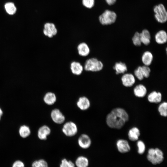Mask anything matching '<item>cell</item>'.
Returning <instances> with one entry per match:
<instances>
[{
	"label": "cell",
	"mask_w": 167,
	"mask_h": 167,
	"mask_svg": "<svg viewBox=\"0 0 167 167\" xmlns=\"http://www.w3.org/2000/svg\"><path fill=\"white\" fill-rule=\"evenodd\" d=\"M153 11L155 13V17L156 20L160 23L165 22L167 20V12L163 4H160L156 6Z\"/></svg>",
	"instance_id": "5"
},
{
	"label": "cell",
	"mask_w": 167,
	"mask_h": 167,
	"mask_svg": "<svg viewBox=\"0 0 167 167\" xmlns=\"http://www.w3.org/2000/svg\"><path fill=\"white\" fill-rule=\"evenodd\" d=\"M162 98L161 93L154 91L150 93L148 97V100L151 103H158L161 102Z\"/></svg>",
	"instance_id": "21"
},
{
	"label": "cell",
	"mask_w": 167,
	"mask_h": 167,
	"mask_svg": "<svg viewBox=\"0 0 167 167\" xmlns=\"http://www.w3.org/2000/svg\"><path fill=\"white\" fill-rule=\"evenodd\" d=\"M75 164L71 161H68L66 159H63L61 161L60 167H75Z\"/></svg>",
	"instance_id": "32"
},
{
	"label": "cell",
	"mask_w": 167,
	"mask_h": 167,
	"mask_svg": "<svg viewBox=\"0 0 167 167\" xmlns=\"http://www.w3.org/2000/svg\"><path fill=\"white\" fill-rule=\"evenodd\" d=\"M51 117L53 121L55 123L61 124L65 120V118L60 111L58 109H53L51 113Z\"/></svg>",
	"instance_id": "9"
},
{
	"label": "cell",
	"mask_w": 167,
	"mask_h": 167,
	"mask_svg": "<svg viewBox=\"0 0 167 167\" xmlns=\"http://www.w3.org/2000/svg\"><path fill=\"white\" fill-rule=\"evenodd\" d=\"M134 76L139 80H142L144 79L141 66H138L134 71Z\"/></svg>",
	"instance_id": "30"
},
{
	"label": "cell",
	"mask_w": 167,
	"mask_h": 167,
	"mask_svg": "<svg viewBox=\"0 0 167 167\" xmlns=\"http://www.w3.org/2000/svg\"><path fill=\"white\" fill-rule=\"evenodd\" d=\"M77 50L78 54L82 57L88 56L90 53V49L88 45L85 42L80 43L77 45Z\"/></svg>",
	"instance_id": "11"
},
{
	"label": "cell",
	"mask_w": 167,
	"mask_h": 167,
	"mask_svg": "<svg viewBox=\"0 0 167 167\" xmlns=\"http://www.w3.org/2000/svg\"><path fill=\"white\" fill-rule=\"evenodd\" d=\"M147 92V90L146 87L142 84L137 85L134 89L135 95L139 97L144 96L146 94Z\"/></svg>",
	"instance_id": "20"
},
{
	"label": "cell",
	"mask_w": 167,
	"mask_h": 167,
	"mask_svg": "<svg viewBox=\"0 0 167 167\" xmlns=\"http://www.w3.org/2000/svg\"><path fill=\"white\" fill-rule=\"evenodd\" d=\"M140 40L142 43L145 45H149L151 40V36L149 32L146 29L143 30L140 33Z\"/></svg>",
	"instance_id": "18"
},
{
	"label": "cell",
	"mask_w": 167,
	"mask_h": 167,
	"mask_svg": "<svg viewBox=\"0 0 167 167\" xmlns=\"http://www.w3.org/2000/svg\"><path fill=\"white\" fill-rule=\"evenodd\" d=\"M140 133L139 129L134 127L130 130L128 133L129 138L132 141H135L138 139Z\"/></svg>",
	"instance_id": "23"
},
{
	"label": "cell",
	"mask_w": 167,
	"mask_h": 167,
	"mask_svg": "<svg viewBox=\"0 0 167 167\" xmlns=\"http://www.w3.org/2000/svg\"><path fill=\"white\" fill-rule=\"evenodd\" d=\"M153 56L152 53L150 51H147L144 52L141 57V60L144 65L149 66L152 64L153 60Z\"/></svg>",
	"instance_id": "17"
},
{
	"label": "cell",
	"mask_w": 167,
	"mask_h": 167,
	"mask_svg": "<svg viewBox=\"0 0 167 167\" xmlns=\"http://www.w3.org/2000/svg\"><path fill=\"white\" fill-rule=\"evenodd\" d=\"M43 32L45 36L52 38L57 34L58 31L54 24L47 23L44 25Z\"/></svg>",
	"instance_id": "7"
},
{
	"label": "cell",
	"mask_w": 167,
	"mask_h": 167,
	"mask_svg": "<svg viewBox=\"0 0 167 167\" xmlns=\"http://www.w3.org/2000/svg\"><path fill=\"white\" fill-rule=\"evenodd\" d=\"M117 18V15L114 11L107 10L99 17L100 23L103 25H108L114 23Z\"/></svg>",
	"instance_id": "4"
},
{
	"label": "cell",
	"mask_w": 167,
	"mask_h": 167,
	"mask_svg": "<svg viewBox=\"0 0 167 167\" xmlns=\"http://www.w3.org/2000/svg\"><path fill=\"white\" fill-rule=\"evenodd\" d=\"M75 165L77 167H88V159L84 156H79L75 161Z\"/></svg>",
	"instance_id": "24"
},
{
	"label": "cell",
	"mask_w": 167,
	"mask_h": 167,
	"mask_svg": "<svg viewBox=\"0 0 167 167\" xmlns=\"http://www.w3.org/2000/svg\"><path fill=\"white\" fill-rule=\"evenodd\" d=\"M5 8L6 12L10 15L14 14L16 11V8L14 3L12 2H8L5 5Z\"/></svg>",
	"instance_id": "25"
},
{
	"label": "cell",
	"mask_w": 167,
	"mask_h": 167,
	"mask_svg": "<svg viewBox=\"0 0 167 167\" xmlns=\"http://www.w3.org/2000/svg\"><path fill=\"white\" fill-rule=\"evenodd\" d=\"M129 116L126 111L122 108L114 109L107 115L106 122L110 127L120 129L128 119Z\"/></svg>",
	"instance_id": "1"
},
{
	"label": "cell",
	"mask_w": 167,
	"mask_h": 167,
	"mask_svg": "<svg viewBox=\"0 0 167 167\" xmlns=\"http://www.w3.org/2000/svg\"><path fill=\"white\" fill-rule=\"evenodd\" d=\"M143 75L144 78H148L150 75L151 70L148 66L143 65L141 66Z\"/></svg>",
	"instance_id": "31"
},
{
	"label": "cell",
	"mask_w": 167,
	"mask_h": 167,
	"mask_svg": "<svg viewBox=\"0 0 167 167\" xmlns=\"http://www.w3.org/2000/svg\"><path fill=\"white\" fill-rule=\"evenodd\" d=\"M123 85L126 87H131L135 82V76L132 74L125 73L123 74L121 78Z\"/></svg>",
	"instance_id": "8"
},
{
	"label": "cell",
	"mask_w": 167,
	"mask_h": 167,
	"mask_svg": "<svg viewBox=\"0 0 167 167\" xmlns=\"http://www.w3.org/2000/svg\"><path fill=\"white\" fill-rule=\"evenodd\" d=\"M51 132V130L49 127L46 125L41 126L39 129L38 132V136L41 140H46L47 136Z\"/></svg>",
	"instance_id": "16"
},
{
	"label": "cell",
	"mask_w": 167,
	"mask_h": 167,
	"mask_svg": "<svg viewBox=\"0 0 167 167\" xmlns=\"http://www.w3.org/2000/svg\"><path fill=\"white\" fill-rule=\"evenodd\" d=\"M117 146L118 151L122 153L128 152L130 150L128 142L124 139L118 140L117 142Z\"/></svg>",
	"instance_id": "14"
},
{
	"label": "cell",
	"mask_w": 167,
	"mask_h": 167,
	"mask_svg": "<svg viewBox=\"0 0 167 167\" xmlns=\"http://www.w3.org/2000/svg\"><path fill=\"white\" fill-rule=\"evenodd\" d=\"M155 41L158 44L162 45L166 43L167 41V34L164 30L158 31L155 36Z\"/></svg>",
	"instance_id": "13"
},
{
	"label": "cell",
	"mask_w": 167,
	"mask_h": 167,
	"mask_svg": "<svg viewBox=\"0 0 167 167\" xmlns=\"http://www.w3.org/2000/svg\"><path fill=\"white\" fill-rule=\"evenodd\" d=\"M78 107L81 110H85L88 109L90 105L89 99L85 96L79 97L77 102Z\"/></svg>",
	"instance_id": "15"
},
{
	"label": "cell",
	"mask_w": 167,
	"mask_h": 167,
	"mask_svg": "<svg viewBox=\"0 0 167 167\" xmlns=\"http://www.w3.org/2000/svg\"><path fill=\"white\" fill-rule=\"evenodd\" d=\"M105 1L108 5H111L114 4L116 0H105Z\"/></svg>",
	"instance_id": "36"
},
{
	"label": "cell",
	"mask_w": 167,
	"mask_h": 167,
	"mask_svg": "<svg viewBox=\"0 0 167 167\" xmlns=\"http://www.w3.org/2000/svg\"><path fill=\"white\" fill-rule=\"evenodd\" d=\"M117 75L124 74L127 71V68L126 64L123 62H116L113 67Z\"/></svg>",
	"instance_id": "19"
},
{
	"label": "cell",
	"mask_w": 167,
	"mask_h": 167,
	"mask_svg": "<svg viewBox=\"0 0 167 167\" xmlns=\"http://www.w3.org/2000/svg\"><path fill=\"white\" fill-rule=\"evenodd\" d=\"M78 143L79 146L82 148L87 149L91 145V141L89 136L86 134L81 135L78 139Z\"/></svg>",
	"instance_id": "12"
},
{
	"label": "cell",
	"mask_w": 167,
	"mask_h": 167,
	"mask_svg": "<svg viewBox=\"0 0 167 167\" xmlns=\"http://www.w3.org/2000/svg\"><path fill=\"white\" fill-rule=\"evenodd\" d=\"M3 112L2 110L0 108V120L1 119V116Z\"/></svg>",
	"instance_id": "37"
},
{
	"label": "cell",
	"mask_w": 167,
	"mask_h": 167,
	"mask_svg": "<svg viewBox=\"0 0 167 167\" xmlns=\"http://www.w3.org/2000/svg\"><path fill=\"white\" fill-rule=\"evenodd\" d=\"M32 167H48L47 162L43 159H40L34 161Z\"/></svg>",
	"instance_id": "29"
},
{
	"label": "cell",
	"mask_w": 167,
	"mask_h": 167,
	"mask_svg": "<svg viewBox=\"0 0 167 167\" xmlns=\"http://www.w3.org/2000/svg\"><path fill=\"white\" fill-rule=\"evenodd\" d=\"M83 5L87 8H91L94 4V0H82Z\"/></svg>",
	"instance_id": "34"
},
{
	"label": "cell",
	"mask_w": 167,
	"mask_h": 167,
	"mask_svg": "<svg viewBox=\"0 0 167 167\" xmlns=\"http://www.w3.org/2000/svg\"><path fill=\"white\" fill-rule=\"evenodd\" d=\"M148 160L154 165L159 164L164 160L162 152L158 148L149 149L147 156Z\"/></svg>",
	"instance_id": "3"
},
{
	"label": "cell",
	"mask_w": 167,
	"mask_h": 167,
	"mask_svg": "<svg viewBox=\"0 0 167 167\" xmlns=\"http://www.w3.org/2000/svg\"><path fill=\"white\" fill-rule=\"evenodd\" d=\"M19 134L23 138L28 136L30 134V130L29 127L26 125L21 126L19 129Z\"/></svg>",
	"instance_id": "26"
},
{
	"label": "cell",
	"mask_w": 167,
	"mask_h": 167,
	"mask_svg": "<svg viewBox=\"0 0 167 167\" xmlns=\"http://www.w3.org/2000/svg\"><path fill=\"white\" fill-rule=\"evenodd\" d=\"M43 99L46 104L49 105H51L56 102L57 98L55 94L54 93L48 92L45 94Z\"/></svg>",
	"instance_id": "22"
},
{
	"label": "cell",
	"mask_w": 167,
	"mask_h": 167,
	"mask_svg": "<svg viewBox=\"0 0 167 167\" xmlns=\"http://www.w3.org/2000/svg\"><path fill=\"white\" fill-rule=\"evenodd\" d=\"M62 131L66 136H73L77 132L78 128L76 124L72 122H69L65 123L62 128Z\"/></svg>",
	"instance_id": "6"
},
{
	"label": "cell",
	"mask_w": 167,
	"mask_h": 167,
	"mask_svg": "<svg viewBox=\"0 0 167 167\" xmlns=\"http://www.w3.org/2000/svg\"><path fill=\"white\" fill-rule=\"evenodd\" d=\"M158 109L161 116L166 117L167 115V103L166 102H164L161 103L159 105Z\"/></svg>",
	"instance_id": "27"
},
{
	"label": "cell",
	"mask_w": 167,
	"mask_h": 167,
	"mask_svg": "<svg viewBox=\"0 0 167 167\" xmlns=\"http://www.w3.org/2000/svg\"><path fill=\"white\" fill-rule=\"evenodd\" d=\"M138 147V152L140 154H143L145 149V145L143 142L141 140L139 141L137 143Z\"/></svg>",
	"instance_id": "33"
},
{
	"label": "cell",
	"mask_w": 167,
	"mask_h": 167,
	"mask_svg": "<svg viewBox=\"0 0 167 167\" xmlns=\"http://www.w3.org/2000/svg\"><path fill=\"white\" fill-rule=\"evenodd\" d=\"M133 44L136 46H139L142 44L141 41L140 33L136 32L132 38Z\"/></svg>",
	"instance_id": "28"
},
{
	"label": "cell",
	"mask_w": 167,
	"mask_h": 167,
	"mask_svg": "<svg viewBox=\"0 0 167 167\" xmlns=\"http://www.w3.org/2000/svg\"><path fill=\"white\" fill-rule=\"evenodd\" d=\"M12 167H24V165L22 161L17 160L13 163Z\"/></svg>",
	"instance_id": "35"
},
{
	"label": "cell",
	"mask_w": 167,
	"mask_h": 167,
	"mask_svg": "<svg viewBox=\"0 0 167 167\" xmlns=\"http://www.w3.org/2000/svg\"><path fill=\"white\" fill-rule=\"evenodd\" d=\"M84 70L88 72H97L102 70L104 67L103 62L95 58L87 59L85 62Z\"/></svg>",
	"instance_id": "2"
},
{
	"label": "cell",
	"mask_w": 167,
	"mask_h": 167,
	"mask_svg": "<svg viewBox=\"0 0 167 167\" xmlns=\"http://www.w3.org/2000/svg\"><path fill=\"white\" fill-rule=\"evenodd\" d=\"M70 69L71 73L76 76L80 75L82 73L84 66L79 62L73 61L70 64Z\"/></svg>",
	"instance_id": "10"
}]
</instances>
